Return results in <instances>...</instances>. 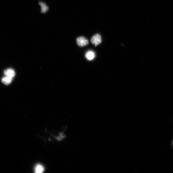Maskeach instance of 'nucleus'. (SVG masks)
I'll use <instances>...</instances> for the list:
<instances>
[{
    "instance_id": "obj_6",
    "label": "nucleus",
    "mask_w": 173,
    "mask_h": 173,
    "mask_svg": "<svg viewBox=\"0 0 173 173\" xmlns=\"http://www.w3.org/2000/svg\"><path fill=\"white\" fill-rule=\"evenodd\" d=\"M39 4L41 7V12L43 13H46L49 10V7L47 6L46 4L42 2H39Z\"/></svg>"
},
{
    "instance_id": "obj_1",
    "label": "nucleus",
    "mask_w": 173,
    "mask_h": 173,
    "mask_svg": "<svg viewBox=\"0 0 173 173\" xmlns=\"http://www.w3.org/2000/svg\"><path fill=\"white\" fill-rule=\"evenodd\" d=\"M77 43L79 46L83 47L87 46L89 44L87 39L84 37H80L77 39Z\"/></svg>"
},
{
    "instance_id": "obj_4",
    "label": "nucleus",
    "mask_w": 173,
    "mask_h": 173,
    "mask_svg": "<svg viewBox=\"0 0 173 173\" xmlns=\"http://www.w3.org/2000/svg\"><path fill=\"white\" fill-rule=\"evenodd\" d=\"M13 78L5 76L1 79L2 83L5 85H8L12 83Z\"/></svg>"
},
{
    "instance_id": "obj_7",
    "label": "nucleus",
    "mask_w": 173,
    "mask_h": 173,
    "mask_svg": "<svg viewBox=\"0 0 173 173\" xmlns=\"http://www.w3.org/2000/svg\"><path fill=\"white\" fill-rule=\"evenodd\" d=\"M44 171V167L40 164L37 165L35 167V172L36 173H42Z\"/></svg>"
},
{
    "instance_id": "obj_3",
    "label": "nucleus",
    "mask_w": 173,
    "mask_h": 173,
    "mask_svg": "<svg viewBox=\"0 0 173 173\" xmlns=\"http://www.w3.org/2000/svg\"><path fill=\"white\" fill-rule=\"evenodd\" d=\"M4 74L5 76L13 78L16 75V73L13 69L9 68L4 70Z\"/></svg>"
},
{
    "instance_id": "obj_5",
    "label": "nucleus",
    "mask_w": 173,
    "mask_h": 173,
    "mask_svg": "<svg viewBox=\"0 0 173 173\" xmlns=\"http://www.w3.org/2000/svg\"><path fill=\"white\" fill-rule=\"evenodd\" d=\"M85 57L87 60L91 61L95 58V54L92 51H89L86 53Z\"/></svg>"
},
{
    "instance_id": "obj_2",
    "label": "nucleus",
    "mask_w": 173,
    "mask_h": 173,
    "mask_svg": "<svg viewBox=\"0 0 173 173\" xmlns=\"http://www.w3.org/2000/svg\"><path fill=\"white\" fill-rule=\"evenodd\" d=\"M92 43L94 45L95 47L100 44L102 42L101 37L99 34H96L94 35L91 39Z\"/></svg>"
}]
</instances>
